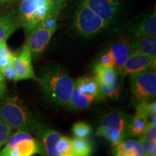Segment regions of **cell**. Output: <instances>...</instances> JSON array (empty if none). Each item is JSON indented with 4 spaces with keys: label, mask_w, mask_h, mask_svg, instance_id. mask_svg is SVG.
I'll list each match as a JSON object with an SVG mask.
<instances>
[{
    "label": "cell",
    "mask_w": 156,
    "mask_h": 156,
    "mask_svg": "<svg viewBox=\"0 0 156 156\" xmlns=\"http://www.w3.org/2000/svg\"><path fill=\"white\" fill-rule=\"evenodd\" d=\"M38 81L43 93L49 102L58 106L67 105L75 82L64 68L58 65L44 68Z\"/></svg>",
    "instance_id": "cell-1"
},
{
    "label": "cell",
    "mask_w": 156,
    "mask_h": 156,
    "mask_svg": "<svg viewBox=\"0 0 156 156\" xmlns=\"http://www.w3.org/2000/svg\"><path fill=\"white\" fill-rule=\"evenodd\" d=\"M0 121L11 128L36 134L43 124L33 116L18 96H4L0 99Z\"/></svg>",
    "instance_id": "cell-2"
},
{
    "label": "cell",
    "mask_w": 156,
    "mask_h": 156,
    "mask_svg": "<svg viewBox=\"0 0 156 156\" xmlns=\"http://www.w3.org/2000/svg\"><path fill=\"white\" fill-rule=\"evenodd\" d=\"M56 2V0H22L17 15L27 34L53 11Z\"/></svg>",
    "instance_id": "cell-3"
},
{
    "label": "cell",
    "mask_w": 156,
    "mask_h": 156,
    "mask_svg": "<svg viewBox=\"0 0 156 156\" xmlns=\"http://www.w3.org/2000/svg\"><path fill=\"white\" fill-rule=\"evenodd\" d=\"M130 117L120 111L112 112L103 117L97 130V135L105 138L112 147L124 141L128 135Z\"/></svg>",
    "instance_id": "cell-4"
},
{
    "label": "cell",
    "mask_w": 156,
    "mask_h": 156,
    "mask_svg": "<svg viewBox=\"0 0 156 156\" xmlns=\"http://www.w3.org/2000/svg\"><path fill=\"white\" fill-rule=\"evenodd\" d=\"M43 153L42 145L30 133L18 130L9 136L0 156H31Z\"/></svg>",
    "instance_id": "cell-5"
},
{
    "label": "cell",
    "mask_w": 156,
    "mask_h": 156,
    "mask_svg": "<svg viewBox=\"0 0 156 156\" xmlns=\"http://www.w3.org/2000/svg\"><path fill=\"white\" fill-rule=\"evenodd\" d=\"M74 25L80 35L89 37L102 32L109 24L81 1L75 10Z\"/></svg>",
    "instance_id": "cell-6"
},
{
    "label": "cell",
    "mask_w": 156,
    "mask_h": 156,
    "mask_svg": "<svg viewBox=\"0 0 156 156\" xmlns=\"http://www.w3.org/2000/svg\"><path fill=\"white\" fill-rule=\"evenodd\" d=\"M132 96L136 102L153 100L156 95V74L149 69L130 75Z\"/></svg>",
    "instance_id": "cell-7"
},
{
    "label": "cell",
    "mask_w": 156,
    "mask_h": 156,
    "mask_svg": "<svg viewBox=\"0 0 156 156\" xmlns=\"http://www.w3.org/2000/svg\"><path fill=\"white\" fill-rule=\"evenodd\" d=\"M130 53L129 42L125 41L116 42L101 56L98 63L106 67H114L119 73Z\"/></svg>",
    "instance_id": "cell-8"
},
{
    "label": "cell",
    "mask_w": 156,
    "mask_h": 156,
    "mask_svg": "<svg viewBox=\"0 0 156 156\" xmlns=\"http://www.w3.org/2000/svg\"><path fill=\"white\" fill-rule=\"evenodd\" d=\"M155 57L137 51H132L119 72V75H132L155 69Z\"/></svg>",
    "instance_id": "cell-9"
},
{
    "label": "cell",
    "mask_w": 156,
    "mask_h": 156,
    "mask_svg": "<svg viewBox=\"0 0 156 156\" xmlns=\"http://www.w3.org/2000/svg\"><path fill=\"white\" fill-rule=\"evenodd\" d=\"M91 10L104 20L109 25L114 23L119 14V0H81Z\"/></svg>",
    "instance_id": "cell-10"
},
{
    "label": "cell",
    "mask_w": 156,
    "mask_h": 156,
    "mask_svg": "<svg viewBox=\"0 0 156 156\" xmlns=\"http://www.w3.org/2000/svg\"><path fill=\"white\" fill-rule=\"evenodd\" d=\"M17 76V80L34 79L38 81L35 75L32 64V54L28 44L25 43L18 54H15L12 62Z\"/></svg>",
    "instance_id": "cell-11"
},
{
    "label": "cell",
    "mask_w": 156,
    "mask_h": 156,
    "mask_svg": "<svg viewBox=\"0 0 156 156\" xmlns=\"http://www.w3.org/2000/svg\"><path fill=\"white\" fill-rule=\"evenodd\" d=\"M40 138L42 142L43 155L48 156H59V153L57 151V143L61 138L62 135L55 130L50 129L41 128L36 134Z\"/></svg>",
    "instance_id": "cell-12"
},
{
    "label": "cell",
    "mask_w": 156,
    "mask_h": 156,
    "mask_svg": "<svg viewBox=\"0 0 156 156\" xmlns=\"http://www.w3.org/2000/svg\"><path fill=\"white\" fill-rule=\"evenodd\" d=\"M20 27V23L14 11L0 12V42L7 41Z\"/></svg>",
    "instance_id": "cell-13"
},
{
    "label": "cell",
    "mask_w": 156,
    "mask_h": 156,
    "mask_svg": "<svg viewBox=\"0 0 156 156\" xmlns=\"http://www.w3.org/2000/svg\"><path fill=\"white\" fill-rule=\"evenodd\" d=\"M132 51H137L156 57V36H148L134 38L129 41Z\"/></svg>",
    "instance_id": "cell-14"
},
{
    "label": "cell",
    "mask_w": 156,
    "mask_h": 156,
    "mask_svg": "<svg viewBox=\"0 0 156 156\" xmlns=\"http://www.w3.org/2000/svg\"><path fill=\"white\" fill-rule=\"evenodd\" d=\"M132 34L134 38L155 36L156 34V13L155 10L153 14L146 17L142 21L133 27Z\"/></svg>",
    "instance_id": "cell-15"
},
{
    "label": "cell",
    "mask_w": 156,
    "mask_h": 156,
    "mask_svg": "<svg viewBox=\"0 0 156 156\" xmlns=\"http://www.w3.org/2000/svg\"><path fill=\"white\" fill-rule=\"evenodd\" d=\"M113 154L116 156H143L145 155L139 141L129 140L122 141L114 147Z\"/></svg>",
    "instance_id": "cell-16"
},
{
    "label": "cell",
    "mask_w": 156,
    "mask_h": 156,
    "mask_svg": "<svg viewBox=\"0 0 156 156\" xmlns=\"http://www.w3.org/2000/svg\"><path fill=\"white\" fill-rule=\"evenodd\" d=\"M80 92L83 94L91 95L96 98V100H101L99 95L98 83L94 77H82L77 79L74 84Z\"/></svg>",
    "instance_id": "cell-17"
},
{
    "label": "cell",
    "mask_w": 156,
    "mask_h": 156,
    "mask_svg": "<svg viewBox=\"0 0 156 156\" xmlns=\"http://www.w3.org/2000/svg\"><path fill=\"white\" fill-rule=\"evenodd\" d=\"M95 101H96L95 98L80 93L74 85L73 93L67 105L70 110L80 111L88 108Z\"/></svg>",
    "instance_id": "cell-18"
},
{
    "label": "cell",
    "mask_w": 156,
    "mask_h": 156,
    "mask_svg": "<svg viewBox=\"0 0 156 156\" xmlns=\"http://www.w3.org/2000/svg\"><path fill=\"white\" fill-rule=\"evenodd\" d=\"M93 73L98 83L100 84L110 83L119 77L118 71L114 67H106L99 63L94 66Z\"/></svg>",
    "instance_id": "cell-19"
},
{
    "label": "cell",
    "mask_w": 156,
    "mask_h": 156,
    "mask_svg": "<svg viewBox=\"0 0 156 156\" xmlns=\"http://www.w3.org/2000/svg\"><path fill=\"white\" fill-rule=\"evenodd\" d=\"M148 124V118L144 115L135 114L129 121L128 134L132 136H141L144 134Z\"/></svg>",
    "instance_id": "cell-20"
},
{
    "label": "cell",
    "mask_w": 156,
    "mask_h": 156,
    "mask_svg": "<svg viewBox=\"0 0 156 156\" xmlns=\"http://www.w3.org/2000/svg\"><path fill=\"white\" fill-rule=\"evenodd\" d=\"M99 95L100 99H114L119 97L122 91V85L119 79L116 78L115 80L108 84L98 83Z\"/></svg>",
    "instance_id": "cell-21"
},
{
    "label": "cell",
    "mask_w": 156,
    "mask_h": 156,
    "mask_svg": "<svg viewBox=\"0 0 156 156\" xmlns=\"http://www.w3.org/2000/svg\"><path fill=\"white\" fill-rule=\"evenodd\" d=\"M73 156H88L93 153L90 142L85 138L75 137L72 140Z\"/></svg>",
    "instance_id": "cell-22"
},
{
    "label": "cell",
    "mask_w": 156,
    "mask_h": 156,
    "mask_svg": "<svg viewBox=\"0 0 156 156\" xmlns=\"http://www.w3.org/2000/svg\"><path fill=\"white\" fill-rule=\"evenodd\" d=\"M15 55L7 46V41L0 42V69L11 64Z\"/></svg>",
    "instance_id": "cell-23"
},
{
    "label": "cell",
    "mask_w": 156,
    "mask_h": 156,
    "mask_svg": "<svg viewBox=\"0 0 156 156\" xmlns=\"http://www.w3.org/2000/svg\"><path fill=\"white\" fill-rule=\"evenodd\" d=\"M56 148L59 153V156H73L72 139L69 137L62 136L58 140Z\"/></svg>",
    "instance_id": "cell-24"
},
{
    "label": "cell",
    "mask_w": 156,
    "mask_h": 156,
    "mask_svg": "<svg viewBox=\"0 0 156 156\" xmlns=\"http://www.w3.org/2000/svg\"><path fill=\"white\" fill-rule=\"evenodd\" d=\"M73 135L78 138H86L91 133L92 129L87 123L83 122H76L72 129Z\"/></svg>",
    "instance_id": "cell-25"
},
{
    "label": "cell",
    "mask_w": 156,
    "mask_h": 156,
    "mask_svg": "<svg viewBox=\"0 0 156 156\" xmlns=\"http://www.w3.org/2000/svg\"><path fill=\"white\" fill-rule=\"evenodd\" d=\"M139 142L145 155L155 156L156 155V142L146 139L145 136H140Z\"/></svg>",
    "instance_id": "cell-26"
},
{
    "label": "cell",
    "mask_w": 156,
    "mask_h": 156,
    "mask_svg": "<svg viewBox=\"0 0 156 156\" xmlns=\"http://www.w3.org/2000/svg\"><path fill=\"white\" fill-rule=\"evenodd\" d=\"M12 132V128L0 121V148L5 145L7 140L11 135Z\"/></svg>",
    "instance_id": "cell-27"
},
{
    "label": "cell",
    "mask_w": 156,
    "mask_h": 156,
    "mask_svg": "<svg viewBox=\"0 0 156 156\" xmlns=\"http://www.w3.org/2000/svg\"><path fill=\"white\" fill-rule=\"evenodd\" d=\"M142 136L152 142H156V123L148 122L145 131Z\"/></svg>",
    "instance_id": "cell-28"
},
{
    "label": "cell",
    "mask_w": 156,
    "mask_h": 156,
    "mask_svg": "<svg viewBox=\"0 0 156 156\" xmlns=\"http://www.w3.org/2000/svg\"><path fill=\"white\" fill-rule=\"evenodd\" d=\"M2 73L4 77L5 78H7L8 80H10L13 81H18L17 80V73L15 72L12 64H9V65H7L5 67L2 69H1Z\"/></svg>",
    "instance_id": "cell-29"
},
{
    "label": "cell",
    "mask_w": 156,
    "mask_h": 156,
    "mask_svg": "<svg viewBox=\"0 0 156 156\" xmlns=\"http://www.w3.org/2000/svg\"><path fill=\"white\" fill-rule=\"evenodd\" d=\"M6 91H7V85L5 83V77L0 69V99L5 96Z\"/></svg>",
    "instance_id": "cell-30"
},
{
    "label": "cell",
    "mask_w": 156,
    "mask_h": 156,
    "mask_svg": "<svg viewBox=\"0 0 156 156\" xmlns=\"http://www.w3.org/2000/svg\"><path fill=\"white\" fill-rule=\"evenodd\" d=\"M14 1H15V0H0V8L4 7V6H6L13 2Z\"/></svg>",
    "instance_id": "cell-31"
}]
</instances>
